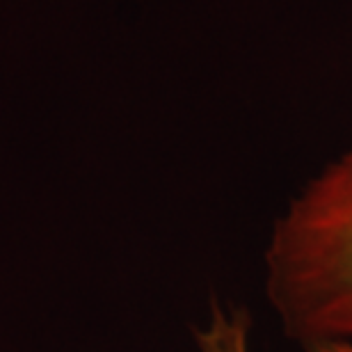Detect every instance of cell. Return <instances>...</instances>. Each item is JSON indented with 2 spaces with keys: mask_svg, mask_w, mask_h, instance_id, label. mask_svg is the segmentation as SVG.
<instances>
[{
  "mask_svg": "<svg viewBox=\"0 0 352 352\" xmlns=\"http://www.w3.org/2000/svg\"><path fill=\"white\" fill-rule=\"evenodd\" d=\"M263 288L284 334L305 350L352 341V144L274 220Z\"/></svg>",
  "mask_w": 352,
  "mask_h": 352,
  "instance_id": "cell-1",
  "label": "cell"
},
{
  "mask_svg": "<svg viewBox=\"0 0 352 352\" xmlns=\"http://www.w3.org/2000/svg\"><path fill=\"white\" fill-rule=\"evenodd\" d=\"M197 352H254L250 318L238 309L215 307L197 332Z\"/></svg>",
  "mask_w": 352,
  "mask_h": 352,
  "instance_id": "cell-2",
  "label": "cell"
},
{
  "mask_svg": "<svg viewBox=\"0 0 352 352\" xmlns=\"http://www.w3.org/2000/svg\"><path fill=\"white\" fill-rule=\"evenodd\" d=\"M307 352H352V341H332V343H320V346L307 348Z\"/></svg>",
  "mask_w": 352,
  "mask_h": 352,
  "instance_id": "cell-3",
  "label": "cell"
}]
</instances>
